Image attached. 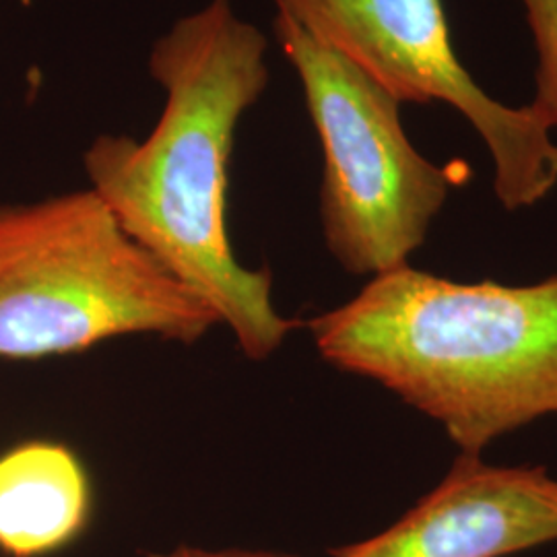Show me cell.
<instances>
[{"instance_id":"cell-3","label":"cell","mask_w":557,"mask_h":557,"mask_svg":"<svg viewBox=\"0 0 557 557\" xmlns=\"http://www.w3.org/2000/svg\"><path fill=\"white\" fill-rule=\"evenodd\" d=\"M218 314L87 188L0 205V359L87 351L133 335L197 343Z\"/></svg>"},{"instance_id":"cell-7","label":"cell","mask_w":557,"mask_h":557,"mask_svg":"<svg viewBox=\"0 0 557 557\" xmlns=\"http://www.w3.org/2000/svg\"><path fill=\"white\" fill-rule=\"evenodd\" d=\"M91 517L85 469L66 446L21 444L0 457V552L40 557L79 537Z\"/></svg>"},{"instance_id":"cell-9","label":"cell","mask_w":557,"mask_h":557,"mask_svg":"<svg viewBox=\"0 0 557 557\" xmlns=\"http://www.w3.org/2000/svg\"><path fill=\"white\" fill-rule=\"evenodd\" d=\"M147 557H296L275 552H257V549H202V547H176L165 554H151Z\"/></svg>"},{"instance_id":"cell-1","label":"cell","mask_w":557,"mask_h":557,"mask_svg":"<svg viewBox=\"0 0 557 557\" xmlns=\"http://www.w3.org/2000/svg\"><path fill=\"white\" fill-rule=\"evenodd\" d=\"M269 40L232 0L180 17L149 52L165 94L145 137L100 135L83 153L89 188L120 227L197 294L252 361L271 358L298 322L273 301L269 269L239 262L227 227L239 122L269 85Z\"/></svg>"},{"instance_id":"cell-2","label":"cell","mask_w":557,"mask_h":557,"mask_svg":"<svg viewBox=\"0 0 557 557\" xmlns=\"http://www.w3.org/2000/svg\"><path fill=\"white\" fill-rule=\"evenodd\" d=\"M308 329L324 361L436 419L467 455L557 416V275L458 283L407 262Z\"/></svg>"},{"instance_id":"cell-6","label":"cell","mask_w":557,"mask_h":557,"mask_svg":"<svg viewBox=\"0 0 557 557\" xmlns=\"http://www.w3.org/2000/svg\"><path fill=\"white\" fill-rule=\"evenodd\" d=\"M557 541V479L462 453L428 496L374 537L331 557H506Z\"/></svg>"},{"instance_id":"cell-8","label":"cell","mask_w":557,"mask_h":557,"mask_svg":"<svg viewBox=\"0 0 557 557\" xmlns=\"http://www.w3.org/2000/svg\"><path fill=\"white\" fill-rule=\"evenodd\" d=\"M537 48V94L529 108L549 131L557 126V0H520Z\"/></svg>"},{"instance_id":"cell-4","label":"cell","mask_w":557,"mask_h":557,"mask_svg":"<svg viewBox=\"0 0 557 557\" xmlns=\"http://www.w3.org/2000/svg\"><path fill=\"white\" fill-rule=\"evenodd\" d=\"M322 149L320 223L329 252L354 275L407 264L428 238L455 176L425 160L400 122V101L349 60L275 17Z\"/></svg>"},{"instance_id":"cell-5","label":"cell","mask_w":557,"mask_h":557,"mask_svg":"<svg viewBox=\"0 0 557 557\" xmlns=\"http://www.w3.org/2000/svg\"><path fill=\"white\" fill-rule=\"evenodd\" d=\"M277 15L349 60L400 103L446 101L481 135L508 211L557 186V145L529 106L494 100L455 54L442 0H273Z\"/></svg>"}]
</instances>
